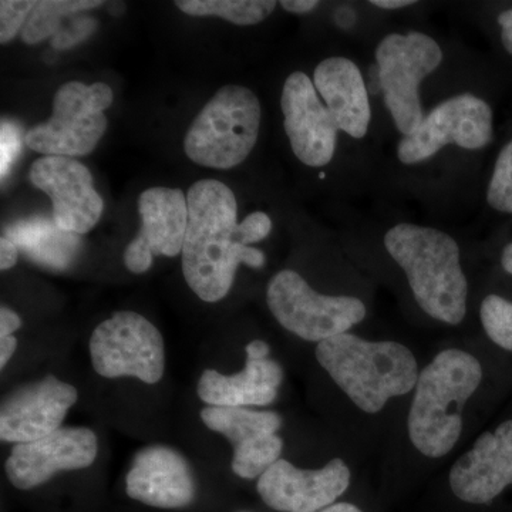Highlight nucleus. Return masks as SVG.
<instances>
[{
  "label": "nucleus",
  "mask_w": 512,
  "mask_h": 512,
  "mask_svg": "<svg viewBox=\"0 0 512 512\" xmlns=\"http://www.w3.org/2000/svg\"><path fill=\"white\" fill-rule=\"evenodd\" d=\"M183 274L191 291L204 302H220L234 285L238 266L259 269L265 254L239 242L238 205L234 192L217 180L192 184L187 195Z\"/></svg>",
  "instance_id": "f257e3e1"
},
{
  "label": "nucleus",
  "mask_w": 512,
  "mask_h": 512,
  "mask_svg": "<svg viewBox=\"0 0 512 512\" xmlns=\"http://www.w3.org/2000/svg\"><path fill=\"white\" fill-rule=\"evenodd\" d=\"M384 247L406 274L421 311L447 325L463 322L468 282L456 239L440 229L402 222L386 232Z\"/></svg>",
  "instance_id": "f03ea898"
},
{
  "label": "nucleus",
  "mask_w": 512,
  "mask_h": 512,
  "mask_svg": "<svg viewBox=\"0 0 512 512\" xmlns=\"http://www.w3.org/2000/svg\"><path fill=\"white\" fill-rule=\"evenodd\" d=\"M315 355L339 389L367 414L412 392L420 376L412 350L390 340L370 342L343 333L318 343Z\"/></svg>",
  "instance_id": "7ed1b4c3"
},
{
  "label": "nucleus",
  "mask_w": 512,
  "mask_h": 512,
  "mask_svg": "<svg viewBox=\"0 0 512 512\" xmlns=\"http://www.w3.org/2000/svg\"><path fill=\"white\" fill-rule=\"evenodd\" d=\"M483 366L460 349H446L420 372L414 387L407 429L423 456H447L463 431L464 404L477 392Z\"/></svg>",
  "instance_id": "20e7f679"
},
{
  "label": "nucleus",
  "mask_w": 512,
  "mask_h": 512,
  "mask_svg": "<svg viewBox=\"0 0 512 512\" xmlns=\"http://www.w3.org/2000/svg\"><path fill=\"white\" fill-rule=\"evenodd\" d=\"M261 117V103L248 87H221L188 128L185 154L202 167L231 170L254 150Z\"/></svg>",
  "instance_id": "39448f33"
},
{
  "label": "nucleus",
  "mask_w": 512,
  "mask_h": 512,
  "mask_svg": "<svg viewBox=\"0 0 512 512\" xmlns=\"http://www.w3.org/2000/svg\"><path fill=\"white\" fill-rule=\"evenodd\" d=\"M443 50L433 37L421 32L392 33L376 47L380 89L394 126L410 136L424 120L420 86L439 69Z\"/></svg>",
  "instance_id": "423d86ee"
},
{
  "label": "nucleus",
  "mask_w": 512,
  "mask_h": 512,
  "mask_svg": "<svg viewBox=\"0 0 512 512\" xmlns=\"http://www.w3.org/2000/svg\"><path fill=\"white\" fill-rule=\"evenodd\" d=\"M113 99L106 83H64L53 99L52 117L30 128L25 143L45 156H87L106 133L109 123L104 110Z\"/></svg>",
  "instance_id": "0eeeda50"
},
{
  "label": "nucleus",
  "mask_w": 512,
  "mask_h": 512,
  "mask_svg": "<svg viewBox=\"0 0 512 512\" xmlns=\"http://www.w3.org/2000/svg\"><path fill=\"white\" fill-rule=\"evenodd\" d=\"M266 302L279 325L306 342L320 343L348 333L367 313L359 298L322 295L291 269L272 276Z\"/></svg>",
  "instance_id": "6e6552de"
},
{
  "label": "nucleus",
  "mask_w": 512,
  "mask_h": 512,
  "mask_svg": "<svg viewBox=\"0 0 512 512\" xmlns=\"http://www.w3.org/2000/svg\"><path fill=\"white\" fill-rule=\"evenodd\" d=\"M89 349L93 369L101 377H136L147 384L163 379V335L140 313L117 312L101 322L90 336Z\"/></svg>",
  "instance_id": "1a4fd4ad"
},
{
  "label": "nucleus",
  "mask_w": 512,
  "mask_h": 512,
  "mask_svg": "<svg viewBox=\"0 0 512 512\" xmlns=\"http://www.w3.org/2000/svg\"><path fill=\"white\" fill-rule=\"evenodd\" d=\"M494 114L487 101L464 93L441 101L424 117L414 133L397 147L400 163L413 165L436 156L456 144L466 150H481L493 141Z\"/></svg>",
  "instance_id": "9d476101"
},
{
  "label": "nucleus",
  "mask_w": 512,
  "mask_h": 512,
  "mask_svg": "<svg viewBox=\"0 0 512 512\" xmlns=\"http://www.w3.org/2000/svg\"><path fill=\"white\" fill-rule=\"evenodd\" d=\"M201 420L208 429L227 437L232 454V471L244 480H255L281 458L284 440L278 436L282 417L248 407L207 406Z\"/></svg>",
  "instance_id": "9b49d317"
},
{
  "label": "nucleus",
  "mask_w": 512,
  "mask_h": 512,
  "mask_svg": "<svg viewBox=\"0 0 512 512\" xmlns=\"http://www.w3.org/2000/svg\"><path fill=\"white\" fill-rule=\"evenodd\" d=\"M99 454V440L87 427H60L49 436L15 444L5 471L18 490L28 491L47 483L60 471L83 470Z\"/></svg>",
  "instance_id": "f8f14e48"
},
{
  "label": "nucleus",
  "mask_w": 512,
  "mask_h": 512,
  "mask_svg": "<svg viewBox=\"0 0 512 512\" xmlns=\"http://www.w3.org/2000/svg\"><path fill=\"white\" fill-rule=\"evenodd\" d=\"M29 178L52 200L57 227L74 235L87 234L96 227L104 202L86 165L70 157L43 156L30 167Z\"/></svg>",
  "instance_id": "ddd939ff"
},
{
  "label": "nucleus",
  "mask_w": 512,
  "mask_h": 512,
  "mask_svg": "<svg viewBox=\"0 0 512 512\" xmlns=\"http://www.w3.org/2000/svg\"><path fill=\"white\" fill-rule=\"evenodd\" d=\"M281 109L285 133L298 160L308 167L328 165L335 157L339 128L308 74H289L282 89Z\"/></svg>",
  "instance_id": "4468645a"
},
{
  "label": "nucleus",
  "mask_w": 512,
  "mask_h": 512,
  "mask_svg": "<svg viewBox=\"0 0 512 512\" xmlns=\"http://www.w3.org/2000/svg\"><path fill=\"white\" fill-rule=\"evenodd\" d=\"M352 480L342 458L318 470H302L279 458L258 478L256 490L268 507L279 512H320L336 504Z\"/></svg>",
  "instance_id": "2eb2a0df"
},
{
  "label": "nucleus",
  "mask_w": 512,
  "mask_h": 512,
  "mask_svg": "<svg viewBox=\"0 0 512 512\" xmlns=\"http://www.w3.org/2000/svg\"><path fill=\"white\" fill-rule=\"evenodd\" d=\"M77 399L76 387L55 375L23 384L0 407V439L22 444L49 436L62 427Z\"/></svg>",
  "instance_id": "dca6fc26"
},
{
  "label": "nucleus",
  "mask_w": 512,
  "mask_h": 512,
  "mask_svg": "<svg viewBox=\"0 0 512 512\" xmlns=\"http://www.w3.org/2000/svg\"><path fill=\"white\" fill-rule=\"evenodd\" d=\"M141 229L124 251V265L146 274L154 256L174 258L183 252L188 225L187 195L180 188H148L138 198Z\"/></svg>",
  "instance_id": "f3484780"
},
{
  "label": "nucleus",
  "mask_w": 512,
  "mask_h": 512,
  "mask_svg": "<svg viewBox=\"0 0 512 512\" xmlns=\"http://www.w3.org/2000/svg\"><path fill=\"white\" fill-rule=\"evenodd\" d=\"M131 500L161 508L187 507L197 495V483L187 458L167 446L141 448L134 456L126 478Z\"/></svg>",
  "instance_id": "a211bd4d"
},
{
  "label": "nucleus",
  "mask_w": 512,
  "mask_h": 512,
  "mask_svg": "<svg viewBox=\"0 0 512 512\" xmlns=\"http://www.w3.org/2000/svg\"><path fill=\"white\" fill-rule=\"evenodd\" d=\"M450 487L458 500L468 504H490L512 485V420L490 433L461 456L450 471Z\"/></svg>",
  "instance_id": "6ab92c4d"
},
{
  "label": "nucleus",
  "mask_w": 512,
  "mask_h": 512,
  "mask_svg": "<svg viewBox=\"0 0 512 512\" xmlns=\"http://www.w3.org/2000/svg\"><path fill=\"white\" fill-rule=\"evenodd\" d=\"M247 363L237 375H222L207 369L198 380V397L215 407L268 406L278 397L284 380V369L269 357L271 346L255 339L247 348Z\"/></svg>",
  "instance_id": "aec40b11"
},
{
  "label": "nucleus",
  "mask_w": 512,
  "mask_h": 512,
  "mask_svg": "<svg viewBox=\"0 0 512 512\" xmlns=\"http://www.w3.org/2000/svg\"><path fill=\"white\" fill-rule=\"evenodd\" d=\"M313 84L338 128L356 140L366 136L372 121L369 92L353 60L329 57L316 66Z\"/></svg>",
  "instance_id": "412c9836"
},
{
  "label": "nucleus",
  "mask_w": 512,
  "mask_h": 512,
  "mask_svg": "<svg viewBox=\"0 0 512 512\" xmlns=\"http://www.w3.org/2000/svg\"><path fill=\"white\" fill-rule=\"evenodd\" d=\"M6 238L15 242L36 264L62 269L72 262L79 248V235L63 231L55 221L32 218L6 229Z\"/></svg>",
  "instance_id": "4be33fe9"
},
{
  "label": "nucleus",
  "mask_w": 512,
  "mask_h": 512,
  "mask_svg": "<svg viewBox=\"0 0 512 512\" xmlns=\"http://www.w3.org/2000/svg\"><path fill=\"white\" fill-rule=\"evenodd\" d=\"M278 3L274 0H178L175 6L195 18L228 20L238 26L258 25L272 15Z\"/></svg>",
  "instance_id": "5701e85b"
},
{
  "label": "nucleus",
  "mask_w": 512,
  "mask_h": 512,
  "mask_svg": "<svg viewBox=\"0 0 512 512\" xmlns=\"http://www.w3.org/2000/svg\"><path fill=\"white\" fill-rule=\"evenodd\" d=\"M100 0H42L36 2L28 22L22 29L26 45H37L47 37H53L62 28L63 20L77 13L100 8Z\"/></svg>",
  "instance_id": "b1692460"
},
{
  "label": "nucleus",
  "mask_w": 512,
  "mask_h": 512,
  "mask_svg": "<svg viewBox=\"0 0 512 512\" xmlns=\"http://www.w3.org/2000/svg\"><path fill=\"white\" fill-rule=\"evenodd\" d=\"M481 323L488 338L505 350H512V302L488 295L481 303Z\"/></svg>",
  "instance_id": "393cba45"
},
{
  "label": "nucleus",
  "mask_w": 512,
  "mask_h": 512,
  "mask_svg": "<svg viewBox=\"0 0 512 512\" xmlns=\"http://www.w3.org/2000/svg\"><path fill=\"white\" fill-rule=\"evenodd\" d=\"M487 202L495 211L512 214V140L505 144L495 160Z\"/></svg>",
  "instance_id": "a878e982"
},
{
  "label": "nucleus",
  "mask_w": 512,
  "mask_h": 512,
  "mask_svg": "<svg viewBox=\"0 0 512 512\" xmlns=\"http://www.w3.org/2000/svg\"><path fill=\"white\" fill-rule=\"evenodd\" d=\"M36 2L32 0H2L0 2V43L15 39L28 22Z\"/></svg>",
  "instance_id": "bb28decb"
},
{
  "label": "nucleus",
  "mask_w": 512,
  "mask_h": 512,
  "mask_svg": "<svg viewBox=\"0 0 512 512\" xmlns=\"http://www.w3.org/2000/svg\"><path fill=\"white\" fill-rule=\"evenodd\" d=\"M79 15V13H77ZM97 28V20L92 16L73 15L66 26L52 37V46L57 50H69L89 39Z\"/></svg>",
  "instance_id": "cd10ccee"
},
{
  "label": "nucleus",
  "mask_w": 512,
  "mask_h": 512,
  "mask_svg": "<svg viewBox=\"0 0 512 512\" xmlns=\"http://www.w3.org/2000/svg\"><path fill=\"white\" fill-rule=\"evenodd\" d=\"M20 143H22V137H20L19 127L10 121H2V131H0V175H2V180L19 156Z\"/></svg>",
  "instance_id": "c85d7f7f"
},
{
  "label": "nucleus",
  "mask_w": 512,
  "mask_h": 512,
  "mask_svg": "<svg viewBox=\"0 0 512 512\" xmlns=\"http://www.w3.org/2000/svg\"><path fill=\"white\" fill-rule=\"evenodd\" d=\"M272 231V221L265 212L256 211L249 214L241 224H238L237 235L239 242L244 245L256 244L269 237Z\"/></svg>",
  "instance_id": "c756f323"
},
{
  "label": "nucleus",
  "mask_w": 512,
  "mask_h": 512,
  "mask_svg": "<svg viewBox=\"0 0 512 512\" xmlns=\"http://www.w3.org/2000/svg\"><path fill=\"white\" fill-rule=\"evenodd\" d=\"M22 328V319L12 309L2 306L0 309V338H8Z\"/></svg>",
  "instance_id": "7c9ffc66"
},
{
  "label": "nucleus",
  "mask_w": 512,
  "mask_h": 512,
  "mask_svg": "<svg viewBox=\"0 0 512 512\" xmlns=\"http://www.w3.org/2000/svg\"><path fill=\"white\" fill-rule=\"evenodd\" d=\"M19 258V248L9 238L0 239V269L9 271L16 265Z\"/></svg>",
  "instance_id": "2f4dec72"
},
{
  "label": "nucleus",
  "mask_w": 512,
  "mask_h": 512,
  "mask_svg": "<svg viewBox=\"0 0 512 512\" xmlns=\"http://www.w3.org/2000/svg\"><path fill=\"white\" fill-rule=\"evenodd\" d=\"M497 22L501 26V42L504 49L512 56V8L500 13Z\"/></svg>",
  "instance_id": "473e14b6"
},
{
  "label": "nucleus",
  "mask_w": 512,
  "mask_h": 512,
  "mask_svg": "<svg viewBox=\"0 0 512 512\" xmlns=\"http://www.w3.org/2000/svg\"><path fill=\"white\" fill-rule=\"evenodd\" d=\"M282 8L289 13L295 15H305V13L313 12L319 6L316 0H282Z\"/></svg>",
  "instance_id": "72a5a7b5"
},
{
  "label": "nucleus",
  "mask_w": 512,
  "mask_h": 512,
  "mask_svg": "<svg viewBox=\"0 0 512 512\" xmlns=\"http://www.w3.org/2000/svg\"><path fill=\"white\" fill-rule=\"evenodd\" d=\"M18 349V339L15 336H8V338H0V367L5 369L9 360L15 355Z\"/></svg>",
  "instance_id": "f704fd0d"
},
{
  "label": "nucleus",
  "mask_w": 512,
  "mask_h": 512,
  "mask_svg": "<svg viewBox=\"0 0 512 512\" xmlns=\"http://www.w3.org/2000/svg\"><path fill=\"white\" fill-rule=\"evenodd\" d=\"M373 6L384 10H397L407 8V6L416 5L414 0H372Z\"/></svg>",
  "instance_id": "c9c22d12"
},
{
  "label": "nucleus",
  "mask_w": 512,
  "mask_h": 512,
  "mask_svg": "<svg viewBox=\"0 0 512 512\" xmlns=\"http://www.w3.org/2000/svg\"><path fill=\"white\" fill-rule=\"evenodd\" d=\"M320 512H363L360 508H357L356 505L349 503H336L330 505V507L325 508Z\"/></svg>",
  "instance_id": "e433bc0d"
},
{
  "label": "nucleus",
  "mask_w": 512,
  "mask_h": 512,
  "mask_svg": "<svg viewBox=\"0 0 512 512\" xmlns=\"http://www.w3.org/2000/svg\"><path fill=\"white\" fill-rule=\"evenodd\" d=\"M501 265L504 271L512 275V242L504 248L503 255H501Z\"/></svg>",
  "instance_id": "4c0bfd02"
},
{
  "label": "nucleus",
  "mask_w": 512,
  "mask_h": 512,
  "mask_svg": "<svg viewBox=\"0 0 512 512\" xmlns=\"http://www.w3.org/2000/svg\"><path fill=\"white\" fill-rule=\"evenodd\" d=\"M239 512H249V511H239Z\"/></svg>",
  "instance_id": "58836bf2"
}]
</instances>
